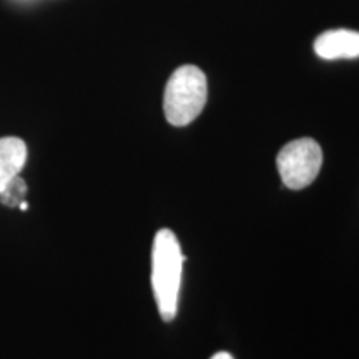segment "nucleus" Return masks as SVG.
I'll return each mask as SVG.
<instances>
[{
  "label": "nucleus",
  "mask_w": 359,
  "mask_h": 359,
  "mask_svg": "<svg viewBox=\"0 0 359 359\" xmlns=\"http://www.w3.org/2000/svg\"><path fill=\"white\" fill-rule=\"evenodd\" d=\"M27 145L17 137L0 138V193L13 178L19 177L27 163Z\"/></svg>",
  "instance_id": "nucleus-5"
},
{
  "label": "nucleus",
  "mask_w": 359,
  "mask_h": 359,
  "mask_svg": "<svg viewBox=\"0 0 359 359\" xmlns=\"http://www.w3.org/2000/svg\"><path fill=\"white\" fill-rule=\"evenodd\" d=\"M185 257L178 238L168 228L155 235L151 251V286L161 320L173 321L178 311V294Z\"/></svg>",
  "instance_id": "nucleus-1"
},
{
  "label": "nucleus",
  "mask_w": 359,
  "mask_h": 359,
  "mask_svg": "<svg viewBox=\"0 0 359 359\" xmlns=\"http://www.w3.org/2000/svg\"><path fill=\"white\" fill-rule=\"evenodd\" d=\"M323 165V150L313 138H298L280 150L276 167L290 190H303L316 180Z\"/></svg>",
  "instance_id": "nucleus-3"
},
{
  "label": "nucleus",
  "mask_w": 359,
  "mask_h": 359,
  "mask_svg": "<svg viewBox=\"0 0 359 359\" xmlns=\"http://www.w3.org/2000/svg\"><path fill=\"white\" fill-rule=\"evenodd\" d=\"M212 359H233V356H231V354L230 353H217V354H215V356L212 358Z\"/></svg>",
  "instance_id": "nucleus-7"
},
{
  "label": "nucleus",
  "mask_w": 359,
  "mask_h": 359,
  "mask_svg": "<svg viewBox=\"0 0 359 359\" xmlns=\"http://www.w3.org/2000/svg\"><path fill=\"white\" fill-rule=\"evenodd\" d=\"M27 193V185L20 177H15L6 187V190L0 193V200L7 206H19L24 201V195Z\"/></svg>",
  "instance_id": "nucleus-6"
},
{
  "label": "nucleus",
  "mask_w": 359,
  "mask_h": 359,
  "mask_svg": "<svg viewBox=\"0 0 359 359\" xmlns=\"http://www.w3.org/2000/svg\"><path fill=\"white\" fill-rule=\"evenodd\" d=\"M19 208L20 210H29V203H27V201H22V203L19 205Z\"/></svg>",
  "instance_id": "nucleus-8"
},
{
  "label": "nucleus",
  "mask_w": 359,
  "mask_h": 359,
  "mask_svg": "<svg viewBox=\"0 0 359 359\" xmlns=\"http://www.w3.org/2000/svg\"><path fill=\"white\" fill-rule=\"evenodd\" d=\"M314 52L325 60L359 57V32L356 30L336 29L323 32L314 40Z\"/></svg>",
  "instance_id": "nucleus-4"
},
{
  "label": "nucleus",
  "mask_w": 359,
  "mask_h": 359,
  "mask_svg": "<svg viewBox=\"0 0 359 359\" xmlns=\"http://www.w3.org/2000/svg\"><path fill=\"white\" fill-rule=\"evenodd\" d=\"M206 97L208 87L203 72L195 65L180 67L165 87L163 110L168 123L173 127L190 125L205 109Z\"/></svg>",
  "instance_id": "nucleus-2"
}]
</instances>
